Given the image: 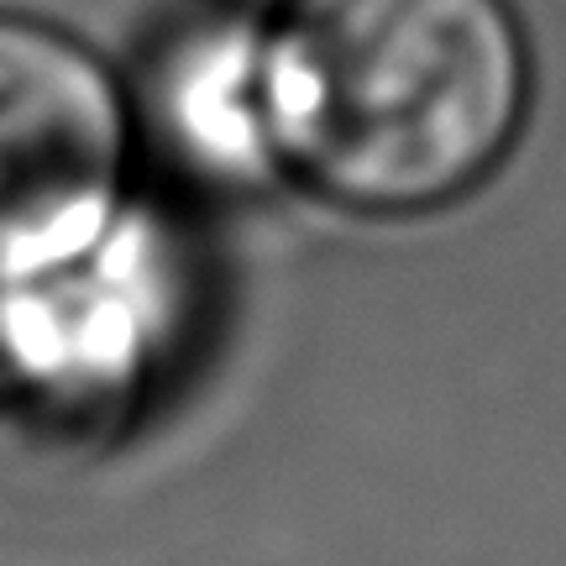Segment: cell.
I'll list each match as a JSON object with an SVG mask.
<instances>
[{"label": "cell", "mask_w": 566, "mask_h": 566, "mask_svg": "<svg viewBox=\"0 0 566 566\" xmlns=\"http://www.w3.org/2000/svg\"><path fill=\"white\" fill-rule=\"evenodd\" d=\"M530 84L509 0H289L268 21L283 184L363 221L472 200L525 137Z\"/></svg>", "instance_id": "cell-1"}, {"label": "cell", "mask_w": 566, "mask_h": 566, "mask_svg": "<svg viewBox=\"0 0 566 566\" xmlns=\"http://www.w3.org/2000/svg\"><path fill=\"white\" fill-rule=\"evenodd\" d=\"M195 321V247L132 195L80 247L0 279V394L32 420L101 430L147 405Z\"/></svg>", "instance_id": "cell-2"}, {"label": "cell", "mask_w": 566, "mask_h": 566, "mask_svg": "<svg viewBox=\"0 0 566 566\" xmlns=\"http://www.w3.org/2000/svg\"><path fill=\"white\" fill-rule=\"evenodd\" d=\"M137 111L80 38L0 11V279L95 237L132 200Z\"/></svg>", "instance_id": "cell-3"}, {"label": "cell", "mask_w": 566, "mask_h": 566, "mask_svg": "<svg viewBox=\"0 0 566 566\" xmlns=\"http://www.w3.org/2000/svg\"><path fill=\"white\" fill-rule=\"evenodd\" d=\"M132 111L137 142H153L184 179L221 195L283 184L268 111V21L252 11H221L174 32Z\"/></svg>", "instance_id": "cell-4"}]
</instances>
